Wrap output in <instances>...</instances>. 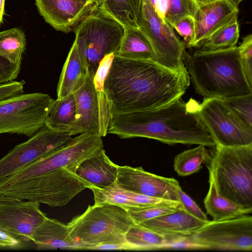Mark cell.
Masks as SVG:
<instances>
[{"label": "cell", "mask_w": 252, "mask_h": 252, "mask_svg": "<svg viewBox=\"0 0 252 252\" xmlns=\"http://www.w3.org/2000/svg\"><path fill=\"white\" fill-rule=\"evenodd\" d=\"M228 1L232 6L238 8L239 5L243 0H225Z\"/></svg>", "instance_id": "f6af8a7d"}, {"label": "cell", "mask_w": 252, "mask_h": 252, "mask_svg": "<svg viewBox=\"0 0 252 252\" xmlns=\"http://www.w3.org/2000/svg\"><path fill=\"white\" fill-rule=\"evenodd\" d=\"M32 241L38 250H80L68 225L48 217L35 230Z\"/></svg>", "instance_id": "44dd1931"}, {"label": "cell", "mask_w": 252, "mask_h": 252, "mask_svg": "<svg viewBox=\"0 0 252 252\" xmlns=\"http://www.w3.org/2000/svg\"><path fill=\"white\" fill-rule=\"evenodd\" d=\"M5 0H0V25L2 22L4 13Z\"/></svg>", "instance_id": "7bdbcfd3"}, {"label": "cell", "mask_w": 252, "mask_h": 252, "mask_svg": "<svg viewBox=\"0 0 252 252\" xmlns=\"http://www.w3.org/2000/svg\"><path fill=\"white\" fill-rule=\"evenodd\" d=\"M215 147L206 161L209 179L220 195L252 208V144Z\"/></svg>", "instance_id": "277c9868"}, {"label": "cell", "mask_w": 252, "mask_h": 252, "mask_svg": "<svg viewBox=\"0 0 252 252\" xmlns=\"http://www.w3.org/2000/svg\"><path fill=\"white\" fill-rule=\"evenodd\" d=\"M94 203H109L124 208L128 207H146L175 201L155 198L122 189L115 184L103 189L92 188Z\"/></svg>", "instance_id": "7402d4cb"}, {"label": "cell", "mask_w": 252, "mask_h": 252, "mask_svg": "<svg viewBox=\"0 0 252 252\" xmlns=\"http://www.w3.org/2000/svg\"><path fill=\"white\" fill-rule=\"evenodd\" d=\"M21 63H12L0 56V84L16 79L20 71Z\"/></svg>", "instance_id": "74e56055"}, {"label": "cell", "mask_w": 252, "mask_h": 252, "mask_svg": "<svg viewBox=\"0 0 252 252\" xmlns=\"http://www.w3.org/2000/svg\"><path fill=\"white\" fill-rule=\"evenodd\" d=\"M88 73L83 85L73 94L75 96L77 120L74 135L90 132L105 136L111 117L104 96L100 95Z\"/></svg>", "instance_id": "5bb4252c"}, {"label": "cell", "mask_w": 252, "mask_h": 252, "mask_svg": "<svg viewBox=\"0 0 252 252\" xmlns=\"http://www.w3.org/2000/svg\"><path fill=\"white\" fill-rule=\"evenodd\" d=\"M197 112L215 146L252 144V128L241 121L222 99L204 98L198 103Z\"/></svg>", "instance_id": "30bf717a"}, {"label": "cell", "mask_w": 252, "mask_h": 252, "mask_svg": "<svg viewBox=\"0 0 252 252\" xmlns=\"http://www.w3.org/2000/svg\"><path fill=\"white\" fill-rule=\"evenodd\" d=\"M40 15L55 30L64 33L74 31L93 12L100 1L83 3L73 0H34Z\"/></svg>", "instance_id": "e0dca14e"}, {"label": "cell", "mask_w": 252, "mask_h": 252, "mask_svg": "<svg viewBox=\"0 0 252 252\" xmlns=\"http://www.w3.org/2000/svg\"><path fill=\"white\" fill-rule=\"evenodd\" d=\"M73 0L78 1V2H83V3H86L97 1V0Z\"/></svg>", "instance_id": "bcb514c9"}, {"label": "cell", "mask_w": 252, "mask_h": 252, "mask_svg": "<svg viewBox=\"0 0 252 252\" xmlns=\"http://www.w3.org/2000/svg\"><path fill=\"white\" fill-rule=\"evenodd\" d=\"M47 217L37 202H0V231L23 242L32 241L35 230Z\"/></svg>", "instance_id": "9a60e30c"}, {"label": "cell", "mask_w": 252, "mask_h": 252, "mask_svg": "<svg viewBox=\"0 0 252 252\" xmlns=\"http://www.w3.org/2000/svg\"><path fill=\"white\" fill-rule=\"evenodd\" d=\"M74 32L84 64L88 73L94 78L101 61L118 51L125 28L98 6Z\"/></svg>", "instance_id": "52a82bcc"}, {"label": "cell", "mask_w": 252, "mask_h": 252, "mask_svg": "<svg viewBox=\"0 0 252 252\" xmlns=\"http://www.w3.org/2000/svg\"><path fill=\"white\" fill-rule=\"evenodd\" d=\"M239 47L240 60L245 76L252 87V35L249 34L243 38Z\"/></svg>", "instance_id": "e575fe53"}, {"label": "cell", "mask_w": 252, "mask_h": 252, "mask_svg": "<svg viewBox=\"0 0 252 252\" xmlns=\"http://www.w3.org/2000/svg\"><path fill=\"white\" fill-rule=\"evenodd\" d=\"M189 237L204 250L252 251V217L209 220Z\"/></svg>", "instance_id": "7c38bea8"}, {"label": "cell", "mask_w": 252, "mask_h": 252, "mask_svg": "<svg viewBox=\"0 0 252 252\" xmlns=\"http://www.w3.org/2000/svg\"><path fill=\"white\" fill-rule=\"evenodd\" d=\"M139 28L149 39L157 63L173 70L188 71L183 60L185 44L171 26L158 15L150 0H143Z\"/></svg>", "instance_id": "8fae6325"}, {"label": "cell", "mask_w": 252, "mask_h": 252, "mask_svg": "<svg viewBox=\"0 0 252 252\" xmlns=\"http://www.w3.org/2000/svg\"><path fill=\"white\" fill-rule=\"evenodd\" d=\"M114 55L127 59L156 62V55L149 39L138 28H125L120 46Z\"/></svg>", "instance_id": "484cf974"}, {"label": "cell", "mask_w": 252, "mask_h": 252, "mask_svg": "<svg viewBox=\"0 0 252 252\" xmlns=\"http://www.w3.org/2000/svg\"><path fill=\"white\" fill-rule=\"evenodd\" d=\"M209 188L203 202L206 212L218 221L234 219L252 212V208H245L220 195L214 182L209 179Z\"/></svg>", "instance_id": "d4e9b609"}, {"label": "cell", "mask_w": 252, "mask_h": 252, "mask_svg": "<svg viewBox=\"0 0 252 252\" xmlns=\"http://www.w3.org/2000/svg\"><path fill=\"white\" fill-rule=\"evenodd\" d=\"M118 171V165L110 159L103 148L83 160L75 174L90 184V189H103L115 184Z\"/></svg>", "instance_id": "ffe728a7"}, {"label": "cell", "mask_w": 252, "mask_h": 252, "mask_svg": "<svg viewBox=\"0 0 252 252\" xmlns=\"http://www.w3.org/2000/svg\"><path fill=\"white\" fill-rule=\"evenodd\" d=\"M181 207L179 201H175L146 207H128L125 209L134 223L140 224L145 221L173 212Z\"/></svg>", "instance_id": "1f68e13d"}, {"label": "cell", "mask_w": 252, "mask_h": 252, "mask_svg": "<svg viewBox=\"0 0 252 252\" xmlns=\"http://www.w3.org/2000/svg\"><path fill=\"white\" fill-rule=\"evenodd\" d=\"M198 102L179 99L156 109L112 115L108 133L121 138L145 137L168 144H215L197 114Z\"/></svg>", "instance_id": "7a4b0ae2"}, {"label": "cell", "mask_w": 252, "mask_h": 252, "mask_svg": "<svg viewBox=\"0 0 252 252\" xmlns=\"http://www.w3.org/2000/svg\"><path fill=\"white\" fill-rule=\"evenodd\" d=\"M89 250H131L132 249L126 242L102 244L91 247Z\"/></svg>", "instance_id": "60d3db41"}, {"label": "cell", "mask_w": 252, "mask_h": 252, "mask_svg": "<svg viewBox=\"0 0 252 252\" xmlns=\"http://www.w3.org/2000/svg\"><path fill=\"white\" fill-rule=\"evenodd\" d=\"M77 108L73 93L54 99L47 113L45 126L50 129L74 135Z\"/></svg>", "instance_id": "cb8c5ba5"}, {"label": "cell", "mask_w": 252, "mask_h": 252, "mask_svg": "<svg viewBox=\"0 0 252 252\" xmlns=\"http://www.w3.org/2000/svg\"><path fill=\"white\" fill-rule=\"evenodd\" d=\"M72 138L69 133L55 131L45 126L0 159V181Z\"/></svg>", "instance_id": "4fadbf2b"}, {"label": "cell", "mask_w": 252, "mask_h": 252, "mask_svg": "<svg viewBox=\"0 0 252 252\" xmlns=\"http://www.w3.org/2000/svg\"><path fill=\"white\" fill-rule=\"evenodd\" d=\"M26 46L24 32L14 28L0 32V56L12 63H21Z\"/></svg>", "instance_id": "f1b7e54d"}, {"label": "cell", "mask_w": 252, "mask_h": 252, "mask_svg": "<svg viewBox=\"0 0 252 252\" xmlns=\"http://www.w3.org/2000/svg\"><path fill=\"white\" fill-rule=\"evenodd\" d=\"M203 145L185 150L174 159V170L180 176H187L197 172L202 167V163L206 162L209 154Z\"/></svg>", "instance_id": "f546056e"}, {"label": "cell", "mask_w": 252, "mask_h": 252, "mask_svg": "<svg viewBox=\"0 0 252 252\" xmlns=\"http://www.w3.org/2000/svg\"><path fill=\"white\" fill-rule=\"evenodd\" d=\"M97 0V1H99L100 0Z\"/></svg>", "instance_id": "7dc6e473"}, {"label": "cell", "mask_w": 252, "mask_h": 252, "mask_svg": "<svg viewBox=\"0 0 252 252\" xmlns=\"http://www.w3.org/2000/svg\"><path fill=\"white\" fill-rule=\"evenodd\" d=\"M25 84L24 80L0 84V101L23 94Z\"/></svg>", "instance_id": "f35d334b"}, {"label": "cell", "mask_w": 252, "mask_h": 252, "mask_svg": "<svg viewBox=\"0 0 252 252\" xmlns=\"http://www.w3.org/2000/svg\"><path fill=\"white\" fill-rule=\"evenodd\" d=\"M153 6L158 15L164 19L168 7V0H156Z\"/></svg>", "instance_id": "b9f144b4"}, {"label": "cell", "mask_w": 252, "mask_h": 252, "mask_svg": "<svg viewBox=\"0 0 252 252\" xmlns=\"http://www.w3.org/2000/svg\"><path fill=\"white\" fill-rule=\"evenodd\" d=\"M54 99L41 93L22 94L0 101V134L31 137L45 126Z\"/></svg>", "instance_id": "9c48e42d"}, {"label": "cell", "mask_w": 252, "mask_h": 252, "mask_svg": "<svg viewBox=\"0 0 252 252\" xmlns=\"http://www.w3.org/2000/svg\"><path fill=\"white\" fill-rule=\"evenodd\" d=\"M87 75V70L74 41L60 76L57 99H62L78 90L86 81Z\"/></svg>", "instance_id": "603a6c76"}, {"label": "cell", "mask_w": 252, "mask_h": 252, "mask_svg": "<svg viewBox=\"0 0 252 252\" xmlns=\"http://www.w3.org/2000/svg\"><path fill=\"white\" fill-rule=\"evenodd\" d=\"M236 8L225 0L198 5L193 17L194 36L191 47H200L213 32L238 17Z\"/></svg>", "instance_id": "ac0fdd59"}, {"label": "cell", "mask_w": 252, "mask_h": 252, "mask_svg": "<svg viewBox=\"0 0 252 252\" xmlns=\"http://www.w3.org/2000/svg\"><path fill=\"white\" fill-rule=\"evenodd\" d=\"M101 137L93 133L80 134L2 179L0 186L16 183L63 167L75 173L83 160L103 148Z\"/></svg>", "instance_id": "ba28073f"}, {"label": "cell", "mask_w": 252, "mask_h": 252, "mask_svg": "<svg viewBox=\"0 0 252 252\" xmlns=\"http://www.w3.org/2000/svg\"><path fill=\"white\" fill-rule=\"evenodd\" d=\"M206 222L189 214L181 206L139 225L165 237H175L190 236Z\"/></svg>", "instance_id": "d6986e66"}, {"label": "cell", "mask_w": 252, "mask_h": 252, "mask_svg": "<svg viewBox=\"0 0 252 252\" xmlns=\"http://www.w3.org/2000/svg\"><path fill=\"white\" fill-rule=\"evenodd\" d=\"M24 247V242L0 231V250L18 249Z\"/></svg>", "instance_id": "ab89813d"}, {"label": "cell", "mask_w": 252, "mask_h": 252, "mask_svg": "<svg viewBox=\"0 0 252 252\" xmlns=\"http://www.w3.org/2000/svg\"><path fill=\"white\" fill-rule=\"evenodd\" d=\"M183 60L196 93L204 98L227 99L252 94L238 46L217 50L184 51Z\"/></svg>", "instance_id": "3957f363"}, {"label": "cell", "mask_w": 252, "mask_h": 252, "mask_svg": "<svg viewBox=\"0 0 252 252\" xmlns=\"http://www.w3.org/2000/svg\"><path fill=\"white\" fill-rule=\"evenodd\" d=\"M223 100L241 121L252 128V94Z\"/></svg>", "instance_id": "d6a6232c"}, {"label": "cell", "mask_w": 252, "mask_h": 252, "mask_svg": "<svg viewBox=\"0 0 252 252\" xmlns=\"http://www.w3.org/2000/svg\"><path fill=\"white\" fill-rule=\"evenodd\" d=\"M91 186L75 172L63 167L12 184L0 186V194L51 207L63 206Z\"/></svg>", "instance_id": "8992f818"}, {"label": "cell", "mask_w": 252, "mask_h": 252, "mask_svg": "<svg viewBox=\"0 0 252 252\" xmlns=\"http://www.w3.org/2000/svg\"><path fill=\"white\" fill-rule=\"evenodd\" d=\"M125 238L132 251L163 250L168 241L167 237L136 224L129 228Z\"/></svg>", "instance_id": "83f0119b"}, {"label": "cell", "mask_w": 252, "mask_h": 252, "mask_svg": "<svg viewBox=\"0 0 252 252\" xmlns=\"http://www.w3.org/2000/svg\"><path fill=\"white\" fill-rule=\"evenodd\" d=\"M197 6L193 0H168V7L164 19L171 25L184 17H193Z\"/></svg>", "instance_id": "836d02e7"}, {"label": "cell", "mask_w": 252, "mask_h": 252, "mask_svg": "<svg viewBox=\"0 0 252 252\" xmlns=\"http://www.w3.org/2000/svg\"><path fill=\"white\" fill-rule=\"evenodd\" d=\"M115 184L119 187L146 196L179 201V182L146 171L142 167L119 166Z\"/></svg>", "instance_id": "2e32d148"}, {"label": "cell", "mask_w": 252, "mask_h": 252, "mask_svg": "<svg viewBox=\"0 0 252 252\" xmlns=\"http://www.w3.org/2000/svg\"><path fill=\"white\" fill-rule=\"evenodd\" d=\"M99 6L125 28H139L143 0H100Z\"/></svg>", "instance_id": "4316f807"}, {"label": "cell", "mask_w": 252, "mask_h": 252, "mask_svg": "<svg viewBox=\"0 0 252 252\" xmlns=\"http://www.w3.org/2000/svg\"><path fill=\"white\" fill-rule=\"evenodd\" d=\"M198 5L205 4L218 0H193Z\"/></svg>", "instance_id": "ee69618b"}, {"label": "cell", "mask_w": 252, "mask_h": 252, "mask_svg": "<svg viewBox=\"0 0 252 252\" xmlns=\"http://www.w3.org/2000/svg\"><path fill=\"white\" fill-rule=\"evenodd\" d=\"M189 84L188 71L173 70L152 60L114 54L102 90L111 116L166 105L181 98Z\"/></svg>", "instance_id": "6da1fadb"}, {"label": "cell", "mask_w": 252, "mask_h": 252, "mask_svg": "<svg viewBox=\"0 0 252 252\" xmlns=\"http://www.w3.org/2000/svg\"><path fill=\"white\" fill-rule=\"evenodd\" d=\"M177 194L181 206L186 212L201 220L206 222L209 221L206 215L194 200L182 190L180 186L177 188Z\"/></svg>", "instance_id": "d590c367"}, {"label": "cell", "mask_w": 252, "mask_h": 252, "mask_svg": "<svg viewBox=\"0 0 252 252\" xmlns=\"http://www.w3.org/2000/svg\"><path fill=\"white\" fill-rule=\"evenodd\" d=\"M134 223L124 208L109 203L89 206L67 225L80 250L94 246L125 242V234Z\"/></svg>", "instance_id": "5b68a950"}, {"label": "cell", "mask_w": 252, "mask_h": 252, "mask_svg": "<svg viewBox=\"0 0 252 252\" xmlns=\"http://www.w3.org/2000/svg\"><path fill=\"white\" fill-rule=\"evenodd\" d=\"M190 46L194 36V23L193 17L187 16L171 25Z\"/></svg>", "instance_id": "8d00e7d4"}, {"label": "cell", "mask_w": 252, "mask_h": 252, "mask_svg": "<svg viewBox=\"0 0 252 252\" xmlns=\"http://www.w3.org/2000/svg\"><path fill=\"white\" fill-rule=\"evenodd\" d=\"M235 17L211 34L201 44L202 50H217L236 46L239 37V26Z\"/></svg>", "instance_id": "4dcf8cb0"}]
</instances>
